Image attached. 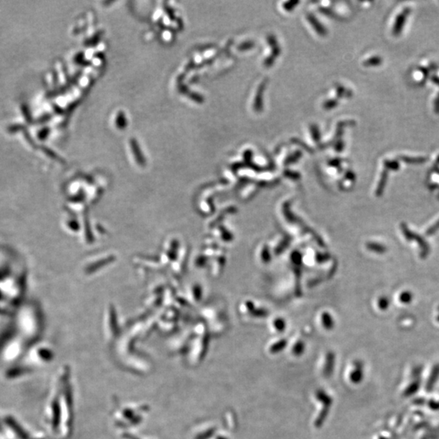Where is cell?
Returning <instances> with one entry per match:
<instances>
[{
	"mask_svg": "<svg viewBox=\"0 0 439 439\" xmlns=\"http://www.w3.org/2000/svg\"><path fill=\"white\" fill-rule=\"evenodd\" d=\"M439 222H438V223L435 224V225H434V226H433V227H432V228L430 229L429 231H428V233H434V232H435V231H436L437 229H439Z\"/></svg>",
	"mask_w": 439,
	"mask_h": 439,
	"instance_id": "obj_1",
	"label": "cell"
}]
</instances>
